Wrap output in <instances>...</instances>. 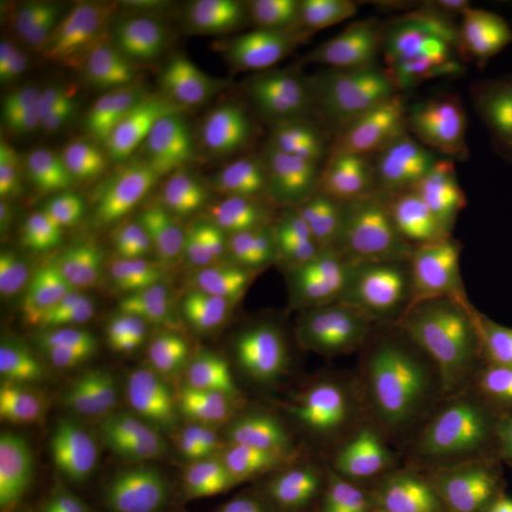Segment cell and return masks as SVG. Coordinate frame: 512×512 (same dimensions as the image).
<instances>
[{
	"instance_id": "cell-14",
	"label": "cell",
	"mask_w": 512,
	"mask_h": 512,
	"mask_svg": "<svg viewBox=\"0 0 512 512\" xmlns=\"http://www.w3.org/2000/svg\"><path fill=\"white\" fill-rule=\"evenodd\" d=\"M116 434L93 413L82 394L63 400L47 417L35 451V468L43 484L57 487L64 474Z\"/></svg>"
},
{
	"instance_id": "cell-53",
	"label": "cell",
	"mask_w": 512,
	"mask_h": 512,
	"mask_svg": "<svg viewBox=\"0 0 512 512\" xmlns=\"http://www.w3.org/2000/svg\"><path fill=\"white\" fill-rule=\"evenodd\" d=\"M18 329V311L8 301H2L0 303V345L3 350L12 346L13 340L18 335Z\"/></svg>"
},
{
	"instance_id": "cell-38",
	"label": "cell",
	"mask_w": 512,
	"mask_h": 512,
	"mask_svg": "<svg viewBox=\"0 0 512 512\" xmlns=\"http://www.w3.org/2000/svg\"><path fill=\"white\" fill-rule=\"evenodd\" d=\"M62 137L52 130H39L15 138L3 154V177L10 184L23 175L56 163Z\"/></svg>"
},
{
	"instance_id": "cell-32",
	"label": "cell",
	"mask_w": 512,
	"mask_h": 512,
	"mask_svg": "<svg viewBox=\"0 0 512 512\" xmlns=\"http://www.w3.org/2000/svg\"><path fill=\"white\" fill-rule=\"evenodd\" d=\"M93 342L62 316L42 326L36 336V365L57 377L72 376L92 363Z\"/></svg>"
},
{
	"instance_id": "cell-5",
	"label": "cell",
	"mask_w": 512,
	"mask_h": 512,
	"mask_svg": "<svg viewBox=\"0 0 512 512\" xmlns=\"http://www.w3.org/2000/svg\"><path fill=\"white\" fill-rule=\"evenodd\" d=\"M238 266L222 245H201L178 255L144 289V328L154 336L183 328L222 291Z\"/></svg>"
},
{
	"instance_id": "cell-40",
	"label": "cell",
	"mask_w": 512,
	"mask_h": 512,
	"mask_svg": "<svg viewBox=\"0 0 512 512\" xmlns=\"http://www.w3.org/2000/svg\"><path fill=\"white\" fill-rule=\"evenodd\" d=\"M275 383H278L279 389L288 399L299 403L318 399L320 394H325L306 362L296 332L288 336L278 348Z\"/></svg>"
},
{
	"instance_id": "cell-17",
	"label": "cell",
	"mask_w": 512,
	"mask_h": 512,
	"mask_svg": "<svg viewBox=\"0 0 512 512\" xmlns=\"http://www.w3.org/2000/svg\"><path fill=\"white\" fill-rule=\"evenodd\" d=\"M483 373L503 369L512 340V303L478 288L443 313Z\"/></svg>"
},
{
	"instance_id": "cell-15",
	"label": "cell",
	"mask_w": 512,
	"mask_h": 512,
	"mask_svg": "<svg viewBox=\"0 0 512 512\" xmlns=\"http://www.w3.org/2000/svg\"><path fill=\"white\" fill-rule=\"evenodd\" d=\"M402 217L421 228L478 247L490 229V217L483 198L456 180L410 187Z\"/></svg>"
},
{
	"instance_id": "cell-27",
	"label": "cell",
	"mask_w": 512,
	"mask_h": 512,
	"mask_svg": "<svg viewBox=\"0 0 512 512\" xmlns=\"http://www.w3.org/2000/svg\"><path fill=\"white\" fill-rule=\"evenodd\" d=\"M448 512H512V453L471 461L446 488Z\"/></svg>"
},
{
	"instance_id": "cell-47",
	"label": "cell",
	"mask_w": 512,
	"mask_h": 512,
	"mask_svg": "<svg viewBox=\"0 0 512 512\" xmlns=\"http://www.w3.org/2000/svg\"><path fill=\"white\" fill-rule=\"evenodd\" d=\"M352 512H429L423 498L412 488L390 485L363 495Z\"/></svg>"
},
{
	"instance_id": "cell-51",
	"label": "cell",
	"mask_w": 512,
	"mask_h": 512,
	"mask_svg": "<svg viewBox=\"0 0 512 512\" xmlns=\"http://www.w3.org/2000/svg\"><path fill=\"white\" fill-rule=\"evenodd\" d=\"M10 191L23 200H43L62 188V174L59 165L52 163L33 173L23 175L8 184Z\"/></svg>"
},
{
	"instance_id": "cell-23",
	"label": "cell",
	"mask_w": 512,
	"mask_h": 512,
	"mask_svg": "<svg viewBox=\"0 0 512 512\" xmlns=\"http://www.w3.org/2000/svg\"><path fill=\"white\" fill-rule=\"evenodd\" d=\"M153 394V377L143 366L121 363L94 377L82 396L101 423L116 434L143 426Z\"/></svg>"
},
{
	"instance_id": "cell-22",
	"label": "cell",
	"mask_w": 512,
	"mask_h": 512,
	"mask_svg": "<svg viewBox=\"0 0 512 512\" xmlns=\"http://www.w3.org/2000/svg\"><path fill=\"white\" fill-rule=\"evenodd\" d=\"M349 457V453L339 448L291 433L276 444L272 468L292 497L315 501L338 485Z\"/></svg>"
},
{
	"instance_id": "cell-3",
	"label": "cell",
	"mask_w": 512,
	"mask_h": 512,
	"mask_svg": "<svg viewBox=\"0 0 512 512\" xmlns=\"http://www.w3.org/2000/svg\"><path fill=\"white\" fill-rule=\"evenodd\" d=\"M402 261V292L424 308H450L480 279L478 245L437 234L404 217L394 232Z\"/></svg>"
},
{
	"instance_id": "cell-11",
	"label": "cell",
	"mask_w": 512,
	"mask_h": 512,
	"mask_svg": "<svg viewBox=\"0 0 512 512\" xmlns=\"http://www.w3.org/2000/svg\"><path fill=\"white\" fill-rule=\"evenodd\" d=\"M285 45L301 52L336 53L359 46L375 32L372 3L357 0H293L278 23Z\"/></svg>"
},
{
	"instance_id": "cell-19",
	"label": "cell",
	"mask_w": 512,
	"mask_h": 512,
	"mask_svg": "<svg viewBox=\"0 0 512 512\" xmlns=\"http://www.w3.org/2000/svg\"><path fill=\"white\" fill-rule=\"evenodd\" d=\"M208 335L227 360L242 393L255 396L275 383L278 349L244 309H229L211 320Z\"/></svg>"
},
{
	"instance_id": "cell-49",
	"label": "cell",
	"mask_w": 512,
	"mask_h": 512,
	"mask_svg": "<svg viewBox=\"0 0 512 512\" xmlns=\"http://www.w3.org/2000/svg\"><path fill=\"white\" fill-rule=\"evenodd\" d=\"M57 512H146L136 498L109 491L74 495L57 505Z\"/></svg>"
},
{
	"instance_id": "cell-37",
	"label": "cell",
	"mask_w": 512,
	"mask_h": 512,
	"mask_svg": "<svg viewBox=\"0 0 512 512\" xmlns=\"http://www.w3.org/2000/svg\"><path fill=\"white\" fill-rule=\"evenodd\" d=\"M92 13L90 6L74 2H50L37 6L29 13L22 26V45L35 59L64 29L83 16Z\"/></svg>"
},
{
	"instance_id": "cell-39",
	"label": "cell",
	"mask_w": 512,
	"mask_h": 512,
	"mask_svg": "<svg viewBox=\"0 0 512 512\" xmlns=\"http://www.w3.org/2000/svg\"><path fill=\"white\" fill-rule=\"evenodd\" d=\"M382 346L343 353L340 383L345 386L348 396L376 404L387 402L380 369Z\"/></svg>"
},
{
	"instance_id": "cell-35",
	"label": "cell",
	"mask_w": 512,
	"mask_h": 512,
	"mask_svg": "<svg viewBox=\"0 0 512 512\" xmlns=\"http://www.w3.org/2000/svg\"><path fill=\"white\" fill-rule=\"evenodd\" d=\"M64 316L94 342L109 339L123 328L127 306L119 293L97 289L76 299Z\"/></svg>"
},
{
	"instance_id": "cell-28",
	"label": "cell",
	"mask_w": 512,
	"mask_h": 512,
	"mask_svg": "<svg viewBox=\"0 0 512 512\" xmlns=\"http://www.w3.org/2000/svg\"><path fill=\"white\" fill-rule=\"evenodd\" d=\"M473 161L505 200L512 195V104L497 103L466 117Z\"/></svg>"
},
{
	"instance_id": "cell-18",
	"label": "cell",
	"mask_w": 512,
	"mask_h": 512,
	"mask_svg": "<svg viewBox=\"0 0 512 512\" xmlns=\"http://www.w3.org/2000/svg\"><path fill=\"white\" fill-rule=\"evenodd\" d=\"M409 348L416 382L419 380L439 400L463 392L484 375L444 315L426 322Z\"/></svg>"
},
{
	"instance_id": "cell-31",
	"label": "cell",
	"mask_w": 512,
	"mask_h": 512,
	"mask_svg": "<svg viewBox=\"0 0 512 512\" xmlns=\"http://www.w3.org/2000/svg\"><path fill=\"white\" fill-rule=\"evenodd\" d=\"M512 33V0L450 2V42L456 49L484 45Z\"/></svg>"
},
{
	"instance_id": "cell-16",
	"label": "cell",
	"mask_w": 512,
	"mask_h": 512,
	"mask_svg": "<svg viewBox=\"0 0 512 512\" xmlns=\"http://www.w3.org/2000/svg\"><path fill=\"white\" fill-rule=\"evenodd\" d=\"M313 328L340 352L375 348L399 338L402 313L387 299L335 296L313 312Z\"/></svg>"
},
{
	"instance_id": "cell-29",
	"label": "cell",
	"mask_w": 512,
	"mask_h": 512,
	"mask_svg": "<svg viewBox=\"0 0 512 512\" xmlns=\"http://www.w3.org/2000/svg\"><path fill=\"white\" fill-rule=\"evenodd\" d=\"M168 421L178 433L198 440L242 423L241 404L212 387H181L165 403Z\"/></svg>"
},
{
	"instance_id": "cell-1",
	"label": "cell",
	"mask_w": 512,
	"mask_h": 512,
	"mask_svg": "<svg viewBox=\"0 0 512 512\" xmlns=\"http://www.w3.org/2000/svg\"><path fill=\"white\" fill-rule=\"evenodd\" d=\"M366 136L380 163L409 187L456 180L473 161L466 117L440 106L402 104L376 113Z\"/></svg>"
},
{
	"instance_id": "cell-13",
	"label": "cell",
	"mask_w": 512,
	"mask_h": 512,
	"mask_svg": "<svg viewBox=\"0 0 512 512\" xmlns=\"http://www.w3.org/2000/svg\"><path fill=\"white\" fill-rule=\"evenodd\" d=\"M171 59L174 72L190 86L222 92L234 89L247 76L251 47L237 30L200 25L178 35Z\"/></svg>"
},
{
	"instance_id": "cell-7",
	"label": "cell",
	"mask_w": 512,
	"mask_h": 512,
	"mask_svg": "<svg viewBox=\"0 0 512 512\" xmlns=\"http://www.w3.org/2000/svg\"><path fill=\"white\" fill-rule=\"evenodd\" d=\"M302 212L315 231L349 234L375 218L382 187L375 171L360 154H333L309 173L302 188Z\"/></svg>"
},
{
	"instance_id": "cell-34",
	"label": "cell",
	"mask_w": 512,
	"mask_h": 512,
	"mask_svg": "<svg viewBox=\"0 0 512 512\" xmlns=\"http://www.w3.org/2000/svg\"><path fill=\"white\" fill-rule=\"evenodd\" d=\"M35 286L29 235L8 212L0 214V293L6 298L26 295Z\"/></svg>"
},
{
	"instance_id": "cell-56",
	"label": "cell",
	"mask_w": 512,
	"mask_h": 512,
	"mask_svg": "<svg viewBox=\"0 0 512 512\" xmlns=\"http://www.w3.org/2000/svg\"><path fill=\"white\" fill-rule=\"evenodd\" d=\"M507 231H512V195L505 200L503 214H501L500 220L497 222V231H495V234Z\"/></svg>"
},
{
	"instance_id": "cell-54",
	"label": "cell",
	"mask_w": 512,
	"mask_h": 512,
	"mask_svg": "<svg viewBox=\"0 0 512 512\" xmlns=\"http://www.w3.org/2000/svg\"><path fill=\"white\" fill-rule=\"evenodd\" d=\"M188 8L208 10V12H241L248 8V3L237 2V0H218V2H188Z\"/></svg>"
},
{
	"instance_id": "cell-45",
	"label": "cell",
	"mask_w": 512,
	"mask_h": 512,
	"mask_svg": "<svg viewBox=\"0 0 512 512\" xmlns=\"http://www.w3.org/2000/svg\"><path fill=\"white\" fill-rule=\"evenodd\" d=\"M296 336L301 343L306 362L311 367L313 376L318 380L322 392L335 389L336 384L340 383V367H342L339 350L312 329L299 330Z\"/></svg>"
},
{
	"instance_id": "cell-20",
	"label": "cell",
	"mask_w": 512,
	"mask_h": 512,
	"mask_svg": "<svg viewBox=\"0 0 512 512\" xmlns=\"http://www.w3.org/2000/svg\"><path fill=\"white\" fill-rule=\"evenodd\" d=\"M127 109L138 127L153 133L190 130L202 113L190 84L163 67H146L134 77Z\"/></svg>"
},
{
	"instance_id": "cell-12",
	"label": "cell",
	"mask_w": 512,
	"mask_h": 512,
	"mask_svg": "<svg viewBox=\"0 0 512 512\" xmlns=\"http://www.w3.org/2000/svg\"><path fill=\"white\" fill-rule=\"evenodd\" d=\"M320 285L335 296L389 299L402 292V261L396 239L367 235L336 249L316 269Z\"/></svg>"
},
{
	"instance_id": "cell-33",
	"label": "cell",
	"mask_w": 512,
	"mask_h": 512,
	"mask_svg": "<svg viewBox=\"0 0 512 512\" xmlns=\"http://www.w3.org/2000/svg\"><path fill=\"white\" fill-rule=\"evenodd\" d=\"M43 419L39 393L16 376L0 380V439L6 446L23 443Z\"/></svg>"
},
{
	"instance_id": "cell-21",
	"label": "cell",
	"mask_w": 512,
	"mask_h": 512,
	"mask_svg": "<svg viewBox=\"0 0 512 512\" xmlns=\"http://www.w3.org/2000/svg\"><path fill=\"white\" fill-rule=\"evenodd\" d=\"M311 301V282L278 251L259 258L245 281L247 312L266 325H281L295 319Z\"/></svg>"
},
{
	"instance_id": "cell-44",
	"label": "cell",
	"mask_w": 512,
	"mask_h": 512,
	"mask_svg": "<svg viewBox=\"0 0 512 512\" xmlns=\"http://www.w3.org/2000/svg\"><path fill=\"white\" fill-rule=\"evenodd\" d=\"M484 291L512 303V231L495 234L480 272Z\"/></svg>"
},
{
	"instance_id": "cell-9",
	"label": "cell",
	"mask_w": 512,
	"mask_h": 512,
	"mask_svg": "<svg viewBox=\"0 0 512 512\" xmlns=\"http://www.w3.org/2000/svg\"><path fill=\"white\" fill-rule=\"evenodd\" d=\"M239 126L245 143L278 165L308 156L338 136L343 123L312 113L284 87L265 82L245 101Z\"/></svg>"
},
{
	"instance_id": "cell-41",
	"label": "cell",
	"mask_w": 512,
	"mask_h": 512,
	"mask_svg": "<svg viewBox=\"0 0 512 512\" xmlns=\"http://www.w3.org/2000/svg\"><path fill=\"white\" fill-rule=\"evenodd\" d=\"M160 504L163 512H175L187 505H198L204 511L215 512L220 504V484L204 474L183 470L165 481Z\"/></svg>"
},
{
	"instance_id": "cell-30",
	"label": "cell",
	"mask_w": 512,
	"mask_h": 512,
	"mask_svg": "<svg viewBox=\"0 0 512 512\" xmlns=\"http://www.w3.org/2000/svg\"><path fill=\"white\" fill-rule=\"evenodd\" d=\"M93 235L110 268H143L160 251L156 229L134 212H109L97 222Z\"/></svg>"
},
{
	"instance_id": "cell-46",
	"label": "cell",
	"mask_w": 512,
	"mask_h": 512,
	"mask_svg": "<svg viewBox=\"0 0 512 512\" xmlns=\"http://www.w3.org/2000/svg\"><path fill=\"white\" fill-rule=\"evenodd\" d=\"M109 156H114L113 150L109 146V140L100 133L89 130L73 131L66 137H62L59 154H57V165L63 180L64 175L69 174L79 165Z\"/></svg>"
},
{
	"instance_id": "cell-2",
	"label": "cell",
	"mask_w": 512,
	"mask_h": 512,
	"mask_svg": "<svg viewBox=\"0 0 512 512\" xmlns=\"http://www.w3.org/2000/svg\"><path fill=\"white\" fill-rule=\"evenodd\" d=\"M460 50L383 45L336 57L322 73L352 107L402 106L433 83Z\"/></svg>"
},
{
	"instance_id": "cell-50",
	"label": "cell",
	"mask_w": 512,
	"mask_h": 512,
	"mask_svg": "<svg viewBox=\"0 0 512 512\" xmlns=\"http://www.w3.org/2000/svg\"><path fill=\"white\" fill-rule=\"evenodd\" d=\"M114 161H116V157L109 156L79 165L69 174L64 175L62 180L63 191L73 198L89 194L90 191L99 187L109 177L114 167Z\"/></svg>"
},
{
	"instance_id": "cell-4",
	"label": "cell",
	"mask_w": 512,
	"mask_h": 512,
	"mask_svg": "<svg viewBox=\"0 0 512 512\" xmlns=\"http://www.w3.org/2000/svg\"><path fill=\"white\" fill-rule=\"evenodd\" d=\"M440 451L471 461L507 453L512 444V383L484 373L463 392L441 399L434 410Z\"/></svg>"
},
{
	"instance_id": "cell-59",
	"label": "cell",
	"mask_w": 512,
	"mask_h": 512,
	"mask_svg": "<svg viewBox=\"0 0 512 512\" xmlns=\"http://www.w3.org/2000/svg\"><path fill=\"white\" fill-rule=\"evenodd\" d=\"M507 453H512V444H511V447H510V448H508Z\"/></svg>"
},
{
	"instance_id": "cell-58",
	"label": "cell",
	"mask_w": 512,
	"mask_h": 512,
	"mask_svg": "<svg viewBox=\"0 0 512 512\" xmlns=\"http://www.w3.org/2000/svg\"><path fill=\"white\" fill-rule=\"evenodd\" d=\"M175 512H207L202 510L201 507H198V505H187V507L180 508V510Z\"/></svg>"
},
{
	"instance_id": "cell-57",
	"label": "cell",
	"mask_w": 512,
	"mask_h": 512,
	"mask_svg": "<svg viewBox=\"0 0 512 512\" xmlns=\"http://www.w3.org/2000/svg\"><path fill=\"white\" fill-rule=\"evenodd\" d=\"M505 377L512 383V340L510 346V352H508L507 360H505L503 369L500 370Z\"/></svg>"
},
{
	"instance_id": "cell-42",
	"label": "cell",
	"mask_w": 512,
	"mask_h": 512,
	"mask_svg": "<svg viewBox=\"0 0 512 512\" xmlns=\"http://www.w3.org/2000/svg\"><path fill=\"white\" fill-rule=\"evenodd\" d=\"M141 471V458L136 448L127 444L116 457L92 473L82 477L73 478L60 485V490L67 493H84V491L97 490L109 485L127 484L136 480Z\"/></svg>"
},
{
	"instance_id": "cell-26",
	"label": "cell",
	"mask_w": 512,
	"mask_h": 512,
	"mask_svg": "<svg viewBox=\"0 0 512 512\" xmlns=\"http://www.w3.org/2000/svg\"><path fill=\"white\" fill-rule=\"evenodd\" d=\"M375 32L384 43L439 47L450 42V2L380 0L372 3Z\"/></svg>"
},
{
	"instance_id": "cell-36",
	"label": "cell",
	"mask_w": 512,
	"mask_h": 512,
	"mask_svg": "<svg viewBox=\"0 0 512 512\" xmlns=\"http://www.w3.org/2000/svg\"><path fill=\"white\" fill-rule=\"evenodd\" d=\"M171 136L161 138L141 154L128 178V190L148 211L158 214L168 198V161H170Z\"/></svg>"
},
{
	"instance_id": "cell-25",
	"label": "cell",
	"mask_w": 512,
	"mask_h": 512,
	"mask_svg": "<svg viewBox=\"0 0 512 512\" xmlns=\"http://www.w3.org/2000/svg\"><path fill=\"white\" fill-rule=\"evenodd\" d=\"M37 247L46 271L64 288L99 285L109 276L111 268L96 238L77 225H50L40 234Z\"/></svg>"
},
{
	"instance_id": "cell-10",
	"label": "cell",
	"mask_w": 512,
	"mask_h": 512,
	"mask_svg": "<svg viewBox=\"0 0 512 512\" xmlns=\"http://www.w3.org/2000/svg\"><path fill=\"white\" fill-rule=\"evenodd\" d=\"M276 164L245 143L217 146L178 185L158 211L164 234L184 241L195 234L222 204L245 175Z\"/></svg>"
},
{
	"instance_id": "cell-8",
	"label": "cell",
	"mask_w": 512,
	"mask_h": 512,
	"mask_svg": "<svg viewBox=\"0 0 512 512\" xmlns=\"http://www.w3.org/2000/svg\"><path fill=\"white\" fill-rule=\"evenodd\" d=\"M275 168L242 177L218 211L222 247L239 265L275 252L292 234L288 197Z\"/></svg>"
},
{
	"instance_id": "cell-48",
	"label": "cell",
	"mask_w": 512,
	"mask_h": 512,
	"mask_svg": "<svg viewBox=\"0 0 512 512\" xmlns=\"http://www.w3.org/2000/svg\"><path fill=\"white\" fill-rule=\"evenodd\" d=\"M214 345V340L207 333V335L191 336L175 349L171 366H173L175 377L183 387H192Z\"/></svg>"
},
{
	"instance_id": "cell-24",
	"label": "cell",
	"mask_w": 512,
	"mask_h": 512,
	"mask_svg": "<svg viewBox=\"0 0 512 512\" xmlns=\"http://www.w3.org/2000/svg\"><path fill=\"white\" fill-rule=\"evenodd\" d=\"M376 406L352 396L318 397L293 410L292 433L352 454L375 427Z\"/></svg>"
},
{
	"instance_id": "cell-52",
	"label": "cell",
	"mask_w": 512,
	"mask_h": 512,
	"mask_svg": "<svg viewBox=\"0 0 512 512\" xmlns=\"http://www.w3.org/2000/svg\"><path fill=\"white\" fill-rule=\"evenodd\" d=\"M42 96V84L32 74L25 72L16 92L10 97L6 106L0 109V120L3 124H12L25 119L36 109Z\"/></svg>"
},
{
	"instance_id": "cell-55",
	"label": "cell",
	"mask_w": 512,
	"mask_h": 512,
	"mask_svg": "<svg viewBox=\"0 0 512 512\" xmlns=\"http://www.w3.org/2000/svg\"><path fill=\"white\" fill-rule=\"evenodd\" d=\"M229 512H279V510L264 498L255 497L234 505Z\"/></svg>"
},
{
	"instance_id": "cell-60",
	"label": "cell",
	"mask_w": 512,
	"mask_h": 512,
	"mask_svg": "<svg viewBox=\"0 0 512 512\" xmlns=\"http://www.w3.org/2000/svg\"><path fill=\"white\" fill-rule=\"evenodd\" d=\"M8 512H10V511H8Z\"/></svg>"
},
{
	"instance_id": "cell-43",
	"label": "cell",
	"mask_w": 512,
	"mask_h": 512,
	"mask_svg": "<svg viewBox=\"0 0 512 512\" xmlns=\"http://www.w3.org/2000/svg\"><path fill=\"white\" fill-rule=\"evenodd\" d=\"M458 93L490 97L512 104V49L474 70L457 86Z\"/></svg>"
},
{
	"instance_id": "cell-6",
	"label": "cell",
	"mask_w": 512,
	"mask_h": 512,
	"mask_svg": "<svg viewBox=\"0 0 512 512\" xmlns=\"http://www.w3.org/2000/svg\"><path fill=\"white\" fill-rule=\"evenodd\" d=\"M167 20L160 6L121 3L84 39L63 73L64 84L80 93L97 92L134 69Z\"/></svg>"
}]
</instances>
